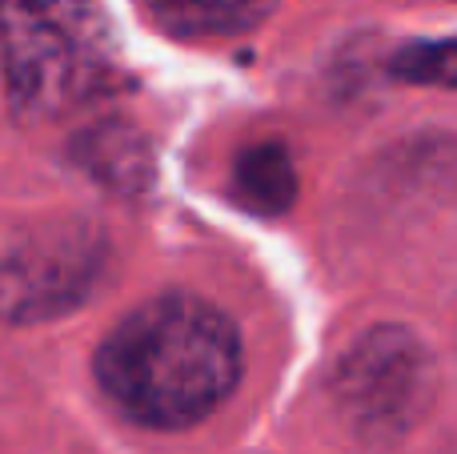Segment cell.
I'll list each match as a JSON object with an SVG mask.
<instances>
[{
  "label": "cell",
  "instance_id": "1",
  "mask_svg": "<svg viewBox=\"0 0 457 454\" xmlns=\"http://www.w3.org/2000/svg\"><path fill=\"white\" fill-rule=\"evenodd\" d=\"M96 383L133 423L181 431L209 418L237 391L241 338L233 322L201 298H153L101 342Z\"/></svg>",
  "mask_w": 457,
  "mask_h": 454
},
{
  "label": "cell",
  "instance_id": "8",
  "mask_svg": "<svg viewBox=\"0 0 457 454\" xmlns=\"http://www.w3.org/2000/svg\"><path fill=\"white\" fill-rule=\"evenodd\" d=\"M389 77L405 85L457 88V37L445 40H413L389 56Z\"/></svg>",
  "mask_w": 457,
  "mask_h": 454
},
{
  "label": "cell",
  "instance_id": "7",
  "mask_svg": "<svg viewBox=\"0 0 457 454\" xmlns=\"http://www.w3.org/2000/svg\"><path fill=\"white\" fill-rule=\"evenodd\" d=\"M88 173H96L101 181H109L112 189H137L149 181V149L137 137V129L125 125H104L80 149Z\"/></svg>",
  "mask_w": 457,
  "mask_h": 454
},
{
  "label": "cell",
  "instance_id": "4",
  "mask_svg": "<svg viewBox=\"0 0 457 454\" xmlns=\"http://www.w3.org/2000/svg\"><path fill=\"white\" fill-rule=\"evenodd\" d=\"M333 402L361 439H402L434 402V354L410 326H373L341 354L333 370Z\"/></svg>",
  "mask_w": 457,
  "mask_h": 454
},
{
  "label": "cell",
  "instance_id": "2",
  "mask_svg": "<svg viewBox=\"0 0 457 454\" xmlns=\"http://www.w3.org/2000/svg\"><path fill=\"white\" fill-rule=\"evenodd\" d=\"M0 72L24 121L69 117L120 77L117 29L101 0H0Z\"/></svg>",
  "mask_w": 457,
  "mask_h": 454
},
{
  "label": "cell",
  "instance_id": "3",
  "mask_svg": "<svg viewBox=\"0 0 457 454\" xmlns=\"http://www.w3.org/2000/svg\"><path fill=\"white\" fill-rule=\"evenodd\" d=\"M112 262L109 238L93 222L53 217L0 238V318L37 326L93 298Z\"/></svg>",
  "mask_w": 457,
  "mask_h": 454
},
{
  "label": "cell",
  "instance_id": "6",
  "mask_svg": "<svg viewBox=\"0 0 457 454\" xmlns=\"http://www.w3.org/2000/svg\"><path fill=\"white\" fill-rule=\"evenodd\" d=\"M233 193L245 209L261 217H277L297 198V169L281 141H261L237 157Z\"/></svg>",
  "mask_w": 457,
  "mask_h": 454
},
{
  "label": "cell",
  "instance_id": "5",
  "mask_svg": "<svg viewBox=\"0 0 457 454\" xmlns=\"http://www.w3.org/2000/svg\"><path fill=\"white\" fill-rule=\"evenodd\" d=\"M277 0H145L153 24L177 40H233L253 32Z\"/></svg>",
  "mask_w": 457,
  "mask_h": 454
}]
</instances>
